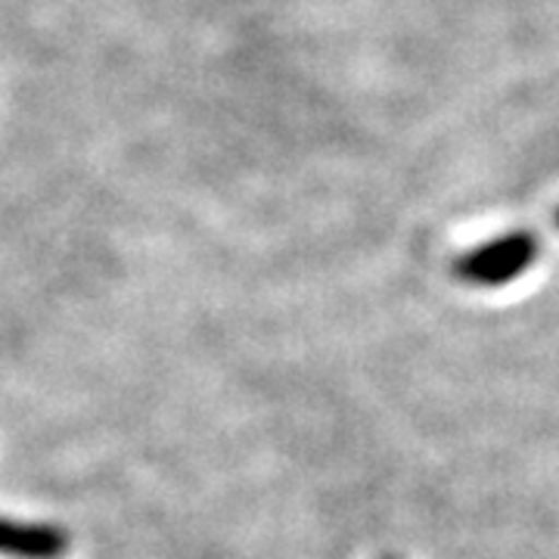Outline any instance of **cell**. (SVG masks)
<instances>
[{
	"label": "cell",
	"instance_id": "3957f363",
	"mask_svg": "<svg viewBox=\"0 0 559 559\" xmlns=\"http://www.w3.org/2000/svg\"><path fill=\"white\" fill-rule=\"evenodd\" d=\"M557 224H559V212H557Z\"/></svg>",
	"mask_w": 559,
	"mask_h": 559
},
{
	"label": "cell",
	"instance_id": "6da1fadb",
	"mask_svg": "<svg viewBox=\"0 0 559 559\" xmlns=\"http://www.w3.org/2000/svg\"><path fill=\"white\" fill-rule=\"evenodd\" d=\"M540 242L535 234H507L498 240H488L454 259V277L473 286H507L520 280L538 261Z\"/></svg>",
	"mask_w": 559,
	"mask_h": 559
},
{
	"label": "cell",
	"instance_id": "7a4b0ae2",
	"mask_svg": "<svg viewBox=\"0 0 559 559\" xmlns=\"http://www.w3.org/2000/svg\"><path fill=\"white\" fill-rule=\"evenodd\" d=\"M69 550V535L60 525L0 520V554L13 559H60Z\"/></svg>",
	"mask_w": 559,
	"mask_h": 559
}]
</instances>
